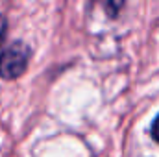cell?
Returning a JSON list of instances; mask_svg holds the SVG:
<instances>
[{"mask_svg":"<svg viewBox=\"0 0 159 157\" xmlns=\"http://www.w3.org/2000/svg\"><path fill=\"white\" fill-rule=\"evenodd\" d=\"M124 2H126V0H102V4H104V7H106V13H107L111 19H117V17H119Z\"/></svg>","mask_w":159,"mask_h":157,"instance_id":"cell-2","label":"cell"},{"mask_svg":"<svg viewBox=\"0 0 159 157\" xmlns=\"http://www.w3.org/2000/svg\"><path fill=\"white\" fill-rule=\"evenodd\" d=\"M32 59V48L24 41H13L0 54V78L6 81L19 79L28 69Z\"/></svg>","mask_w":159,"mask_h":157,"instance_id":"cell-1","label":"cell"},{"mask_svg":"<svg viewBox=\"0 0 159 157\" xmlns=\"http://www.w3.org/2000/svg\"><path fill=\"white\" fill-rule=\"evenodd\" d=\"M150 137L154 139V142H157L159 144V113H157V117L152 120V126H150Z\"/></svg>","mask_w":159,"mask_h":157,"instance_id":"cell-3","label":"cell"},{"mask_svg":"<svg viewBox=\"0 0 159 157\" xmlns=\"http://www.w3.org/2000/svg\"><path fill=\"white\" fill-rule=\"evenodd\" d=\"M6 34H7V19L4 13H0V44L6 39Z\"/></svg>","mask_w":159,"mask_h":157,"instance_id":"cell-4","label":"cell"}]
</instances>
